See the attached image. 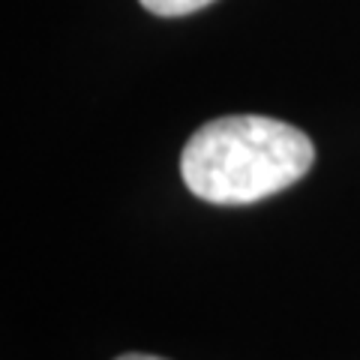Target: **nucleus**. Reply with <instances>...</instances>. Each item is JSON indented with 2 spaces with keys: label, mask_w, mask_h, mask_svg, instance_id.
<instances>
[{
  "label": "nucleus",
  "mask_w": 360,
  "mask_h": 360,
  "mask_svg": "<svg viewBox=\"0 0 360 360\" xmlns=\"http://www.w3.org/2000/svg\"><path fill=\"white\" fill-rule=\"evenodd\" d=\"M315 162L307 132L264 115L207 120L180 153V177L207 205H255L295 186Z\"/></svg>",
  "instance_id": "obj_1"
},
{
  "label": "nucleus",
  "mask_w": 360,
  "mask_h": 360,
  "mask_svg": "<svg viewBox=\"0 0 360 360\" xmlns=\"http://www.w3.org/2000/svg\"><path fill=\"white\" fill-rule=\"evenodd\" d=\"M139 4L153 15L180 18V15H189V13H198V9L210 6L213 0H139Z\"/></svg>",
  "instance_id": "obj_2"
},
{
  "label": "nucleus",
  "mask_w": 360,
  "mask_h": 360,
  "mask_svg": "<svg viewBox=\"0 0 360 360\" xmlns=\"http://www.w3.org/2000/svg\"><path fill=\"white\" fill-rule=\"evenodd\" d=\"M115 360H165V357H156V354H141V352H129V354H120Z\"/></svg>",
  "instance_id": "obj_3"
}]
</instances>
